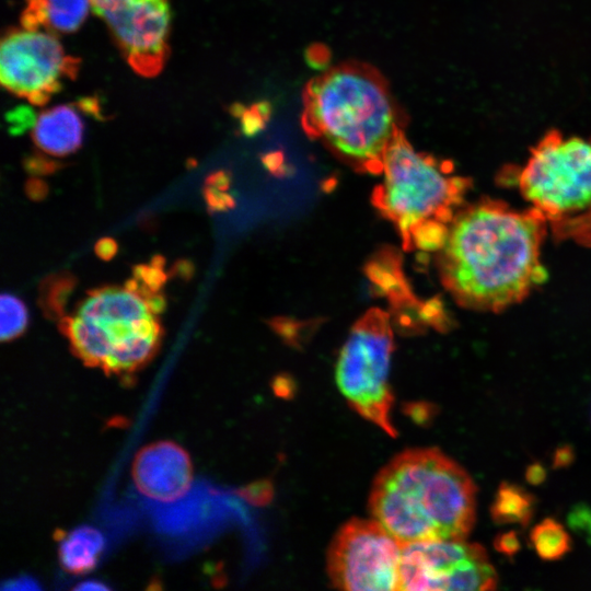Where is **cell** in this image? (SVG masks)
Instances as JSON below:
<instances>
[{
  "label": "cell",
  "instance_id": "1",
  "mask_svg": "<svg viewBox=\"0 0 591 591\" xmlns=\"http://www.w3.org/2000/svg\"><path fill=\"white\" fill-rule=\"evenodd\" d=\"M546 220L482 198L455 215L439 250L441 282L463 308L500 312L525 299L547 278L541 262Z\"/></svg>",
  "mask_w": 591,
  "mask_h": 591
},
{
  "label": "cell",
  "instance_id": "2",
  "mask_svg": "<svg viewBox=\"0 0 591 591\" xmlns=\"http://www.w3.org/2000/svg\"><path fill=\"white\" fill-rule=\"evenodd\" d=\"M369 510L402 545L465 540L475 522L476 487L439 449H410L380 470Z\"/></svg>",
  "mask_w": 591,
  "mask_h": 591
},
{
  "label": "cell",
  "instance_id": "3",
  "mask_svg": "<svg viewBox=\"0 0 591 591\" xmlns=\"http://www.w3.org/2000/svg\"><path fill=\"white\" fill-rule=\"evenodd\" d=\"M301 125L358 171L380 174L404 116L385 78L360 61L336 65L311 79L302 94Z\"/></svg>",
  "mask_w": 591,
  "mask_h": 591
},
{
  "label": "cell",
  "instance_id": "4",
  "mask_svg": "<svg viewBox=\"0 0 591 591\" xmlns=\"http://www.w3.org/2000/svg\"><path fill=\"white\" fill-rule=\"evenodd\" d=\"M382 173L372 202L395 224L404 247L439 251L471 181L454 174L450 162L416 151L403 129L385 151Z\"/></svg>",
  "mask_w": 591,
  "mask_h": 591
},
{
  "label": "cell",
  "instance_id": "5",
  "mask_svg": "<svg viewBox=\"0 0 591 591\" xmlns=\"http://www.w3.org/2000/svg\"><path fill=\"white\" fill-rule=\"evenodd\" d=\"M507 178L514 181L555 236L584 243L591 231V137L551 130L525 165Z\"/></svg>",
  "mask_w": 591,
  "mask_h": 591
},
{
  "label": "cell",
  "instance_id": "6",
  "mask_svg": "<svg viewBox=\"0 0 591 591\" xmlns=\"http://www.w3.org/2000/svg\"><path fill=\"white\" fill-rule=\"evenodd\" d=\"M393 350L390 315L370 309L351 327L335 367L337 387L350 407L391 437L396 436L391 419Z\"/></svg>",
  "mask_w": 591,
  "mask_h": 591
},
{
  "label": "cell",
  "instance_id": "7",
  "mask_svg": "<svg viewBox=\"0 0 591 591\" xmlns=\"http://www.w3.org/2000/svg\"><path fill=\"white\" fill-rule=\"evenodd\" d=\"M401 551L402 544L376 520L352 519L332 540L327 575L343 590H399Z\"/></svg>",
  "mask_w": 591,
  "mask_h": 591
},
{
  "label": "cell",
  "instance_id": "8",
  "mask_svg": "<svg viewBox=\"0 0 591 591\" xmlns=\"http://www.w3.org/2000/svg\"><path fill=\"white\" fill-rule=\"evenodd\" d=\"M80 67L55 34L25 27L10 28L1 39L0 79L12 94L34 105L46 104Z\"/></svg>",
  "mask_w": 591,
  "mask_h": 591
},
{
  "label": "cell",
  "instance_id": "9",
  "mask_svg": "<svg viewBox=\"0 0 591 591\" xmlns=\"http://www.w3.org/2000/svg\"><path fill=\"white\" fill-rule=\"evenodd\" d=\"M103 20L138 74L154 77L160 73L169 55V0H136Z\"/></svg>",
  "mask_w": 591,
  "mask_h": 591
},
{
  "label": "cell",
  "instance_id": "10",
  "mask_svg": "<svg viewBox=\"0 0 591 591\" xmlns=\"http://www.w3.org/2000/svg\"><path fill=\"white\" fill-rule=\"evenodd\" d=\"M486 556L483 546L465 540L402 545L399 590H461L471 564Z\"/></svg>",
  "mask_w": 591,
  "mask_h": 591
},
{
  "label": "cell",
  "instance_id": "11",
  "mask_svg": "<svg viewBox=\"0 0 591 591\" xmlns=\"http://www.w3.org/2000/svg\"><path fill=\"white\" fill-rule=\"evenodd\" d=\"M131 475L142 495L155 501L172 502L190 488L193 467L182 447L172 441H158L139 450Z\"/></svg>",
  "mask_w": 591,
  "mask_h": 591
},
{
  "label": "cell",
  "instance_id": "12",
  "mask_svg": "<svg viewBox=\"0 0 591 591\" xmlns=\"http://www.w3.org/2000/svg\"><path fill=\"white\" fill-rule=\"evenodd\" d=\"M79 107L73 104L57 105L36 117L32 138L40 151L63 157L79 149L84 131Z\"/></svg>",
  "mask_w": 591,
  "mask_h": 591
},
{
  "label": "cell",
  "instance_id": "13",
  "mask_svg": "<svg viewBox=\"0 0 591 591\" xmlns=\"http://www.w3.org/2000/svg\"><path fill=\"white\" fill-rule=\"evenodd\" d=\"M150 314L138 293L125 287H104L89 292L77 315L104 324H130Z\"/></svg>",
  "mask_w": 591,
  "mask_h": 591
},
{
  "label": "cell",
  "instance_id": "14",
  "mask_svg": "<svg viewBox=\"0 0 591 591\" xmlns=\"http://www.w3.org/2000/svg\"><path fill=\"white\" fill-rule=\"evenodd\" d=\"M59 328L84 364L103 369L116 343L109 325L77 315L59 318Z\"/></svg>",
  "mask_w": 591,
  "mask_h": 591
},
{
  "label": "cell",
  "instance_id": "15",
  "mask_svg": "<svg viewBox=\"0 0 591 591\" xmlns=\"http://www.w3.org/2000/svg\"><path fill=\"white\" fill-rule=\"evenodd\" d=\"M90 0H25L22 27L55 33H72L84 23Z\"/></svg>",
  "mask_w": 591,
  "mask_h": 591
},
{
  "label": "cell",
  "instance_id": "16",
  "mask_svg": "<svg viewBox=\"0 0 591 591\" xmlns=\"http://www.w3.org/2000/svg\"><path fill=\"white\" fill-rule=\"evenodd\" d=\"M58 558L67 572L79 575L93 569L104 548L101 532L89 525H81L58 537Z\"/></svg>",
  "mask_w": 591,
  "mask_h": 591
},
{
  "label": "cell",
  "instance_id": "17",
  "mask_svg": "<svg viewBox=\"0 0 591 591\" xmlns=\"http://www.w3.org/2000/svg\"><path fill=\"white\" fill-rule=\"evenodd\" d=\"M534 510L535 498L531 493L519 485L503 482L490 506V517L499 525L526 526L534 515Z\"/></svg>",
  "mask_w": 591,
  "mask_h": 591
},
{
  "label": "cell",
  "instance_id": "18",
  "mask_svg": "<svg viewBox=\"0 0 591 591\" xmlns=\"http://www.w3.org/2000/svg\"><path fill=\"white\" fill-rule=\"evenodd\" d=\"M530 542L543 560H558L571 548V540L561 523L553 518H546L537 523L530 532Z\"/></svg>",
  "mask_w": 591,
  "mask_h": 591
},
{
  "label": "cell",
  "instance_id": "19",
  "mask_svg": "<svg viewBox=\"0 0 591 591\" xmlns=\"http://www.w3.org/2000/svg\"><path fill=\"white\" fill-rule=\"evenodd\" d=\"M74 282L73 277L69 275L53 276L44 281L39 301L47 316L61 318Z\"/></svg>",
  "mask_w": 591,
  "mask_h": 591
},
{
  "label": "cell",
  "instance_id": "20",
  "mask_svg": "<svg viewBox=\"0 0 591 591\" xmlns=\"http://www.w3.org/2000/svg\"><path fill=\"white\" fill-rule=\"evenodd\" d=\"M1 306V340L8 341L20 336L27 325V311L16 297L3 293Z\"/></svg>",
  "mask_w": 591,
  "mask_h": 591
},
{
  "label": "cell",
  "instance_id": "21",
  "mask_svg": "<svg viewBox=\"0 0 591 591\" xmlns=\"http://www.w3.org/2000/svg\"><path fill=\"white\" fill-rule=\"evenodd\" d=\"M164 263L153 258L149 265H138L134 268V278L141 281L150 290L157 292L165 283L167 275L163 269Z\"/></svg>",
  "mask_w": 591,
  "mask_h": 591
},
{
  "label": "cell",
  "instance_id": "22",
  "mask_svg": "<svg viewBox=\"0 0 591 591\" xmlns=\"http://www.w3.org/2000/svg\"><path fill=\"white\" fill-rule=\"evenodd\" d=\"M570 530L591 542V508L586 503L575 505L567 515Z\"/></svg>",
  "mask_w": 591,
  "mask_h": 591
},
{
  "label": "cell",
  "instance_id": "23",
  "mask_svg": "<svg viewBox=\"0 0 591 591\" xmlns=\"http://www.w3.org/2000/svg\"><path fill=\"white\" fill-rule=\"evenodd\" d=\"M25 170L33 176H42L56 172L61 164L40 153L31 154L24 161Z\"/></svg>",
  "mask_w": 591,
  "mask_h": 591
},
{
  "label": "cell",
  "instance_id": "24",
  "mask_svg": "<svg viewBox=\"0 0 591 591\" xmlns=\"http://www.w3.org/2000/svg\"><path fill=\"white\" fill-rule=\"evenodd\" d=\"M206 204L211 212L227 210L233 207V198L225 190L217 189L211 186L204 188Z\"/></svg>",
  "mask_w": 591,
  "mask_h": 591
},
{
  "label": "cell",
  "instance_id": "25",
  "mask_svg": "<svg viewBox=\"0 0 591 591\" xmlns=\"http://www.w3.org/2000/svg\"><path fill=\"white\" fill-rule=\"evenodd\" d=\"M494 547L500 554L512 557L520 551L521 543L515 531H506L495 537Z\"/></svg>",
  "mask_w": 591,
  "mask_h": 591
},
{
  "label": "cell",
  "instance_id": "26",
  "mask_svg": "<svg viewBox=\"0 0 591 591\" xmlns=\"http://www.w3.org/2000/svg\"><path fill=\"white\" fill-rule=\"evenodd\" d=\"M7 119L10 125V131L20 134L26 128L34 126L36 117L30 108L22 107L10 112Z\"/></svg>",
  "mask_w": 591,
  "mask_h": 591
},
{
  "label": "cell",
  "instance_id": "27",
  "mask_svg": "<svg viewBox=\"0 0 591 591\" xmlns=\"http://www.w3.org/2000/svg\"><path fill=\"white\" fill-rule=\"evenodd\" d=\"M134 0H90L92 11L100 18L117 11Z\"/></svg>",
  "mask_w": 591,
  "mask_h": 591
},
{
  "label": "cell",
  "instance_id": "28",
  "mask_svg": "<svg viewBox=\"0 0 591 591\" xmlns=\"http://www.w3.org/2000/svg\"><path fill=\"white\" fill-rule=\"evenodd\" d=\"M26 195L33 200H42L48 193L47 184L37 177H32L25 185Z\"/></svg>",
  "mask_w": 591,
  "mask_h": 591
},
{
  "label": "cell",
  "instance_id": "29",
  "mask_svg": "<svg viewBox=\"0 0 591 591\" xmlns=\"http://www.w3.org/2000/svg\"><path fill=\"white\" fill-rule=\"evenodd\" d=\"M575 460V452L570 445H560L554 453L553 465L555 468L569 466Z\"/></svg>",
  "mask_w": 591,
  "mask_h": 591
},
{
  "label": "cell",
  "instance_id": "30",
  "mask_svg": "<svg viewBox=\"0 0 591 591\" xmlns=\"http://www.w3.org/2000/svg\"><path fill=\"white\" fill-rule=\"evenodd\" d=\"M117 252V243L111 237H103L99 240L95 244L96 255L104 259L108 260L115 256Z\"/></svg>",
  "mask_w": 591,
  "mask_h": 591
},
{
  "label": "cell",
  "instance_id": "31",
  "mask_svg": "<svg viewBox=\"0 0 591 591\" xmlns=\"http://www.w3.org/2000/svg\"><path fill=\"white\" fill-rule=\"evenodd\" d=\"M546 478L544 466L537 462L532 463L526 467L525 479L531 485H541Z\"/></svg>",
  "mask_w": 591,
  "mask_h": 591
},
{
  "label": "cell",
  "instance_id": "32",
  "mask_svg": "<svg viewBox=\"0 0 591 591\" xmlns=\"http://www.w3.org/2000/svg\"><path fill=\"white\" fill-rule=\"evenodd\" d=\"M230 178L228 173L223 171L210 174L206 179V185L217 189L227 190L229 188Z\"/></svg>",
  "mask_w": 591,
  "mask_h": 591
},
{
  "label": "cell",
  "instance_id": "33",
  "mask_svg": "<svg viewBox=\"0 0 591 591\" xmlns=\"http://www.w3.org/2000/svg\"><path fill=\"white\" fill-rule=\"evenodd\" d=\"M148 309L151 314H158L164 311L166 302L162 294H160L159 291L151 292L146 299H144Z\"/></svg>",
  "mask_w": 591,
  "mask_h": 591
},
{
  "label": "cell",
  "instance_id": "34",
  "mask_svg": "<svg viewBox=\"0 0 591 591\" xmlns=\"http://www.w3.org/2000/svg\"><path fill=\"white\" fill-rule=\"evenodd\" d=\"M4 589L9 590H34L39 589L35 581L28 577L18 578L8 583Z\"/></svg>",
  "mask_w": 591,
  "mask_h": 591
},
{
  "label": "cell",
  "instance_id": "35",
  "mask_svg": "<svg viewBox=\"0 0 591 591\" xmlns=\"http://www.w3.org/2000/svg\"><path fill=\"white\" fill-rule=\"evenodd\" d=\"M172 275L188 279L193 275V265L188 260H178L172 267Z\"/></svg>",
  "mask_w": 591,
  "mask_h": 591
},
{
  "label": "cell",
  "instance_id": "36",
  "mask_svg": "<svg viewBox=\"0 0 591 591\" xmlns=\"http://www.w3.org/2000/svg\"><path fill=\"white\" fill-rule=\"evenodd\" d=\"M76 589L78 590H106L107 587L100 581L89 580V581L82 582L81 584H78Z\"/></svg>",
  "mask_w": 591,
  "mask_h": 591
},
{
  "label": "cell",
  "instance_id": "37",
  "mask_svg": "<svg viewBox=\"0 0 591 591\" xmlns=\"http://www.w3.org/2000/svg\"><path fill=\"white\" fill-rule=\"evenodd\" d=\"M590 243H591V233H590V235H589V237H588L587 244H590Z\"/></svg>",
  "mask_w": 591,
  "mask_h": 591
}]
</instances>
